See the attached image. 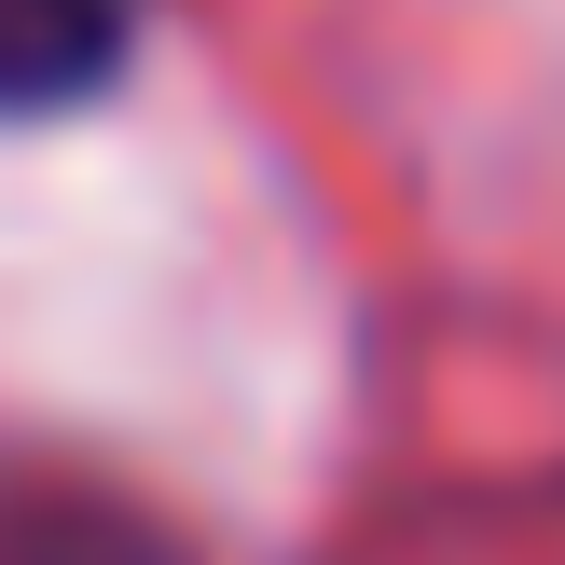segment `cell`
Masks as SVG:
<instances>
[{"label":"cell","instance_id":"cell-1","mask_svg":"<svg viewBox=\"0 0 565 565\" xmlns=\"http://www.w3.org/2000/svg\"><path fill=\"white\" fill-rule=\"evenodd\" d=\"M125 70V0H0V110H83Z\"/></svg>","mask_w":565,"mask_h":565}]
</instances>
